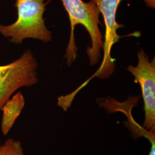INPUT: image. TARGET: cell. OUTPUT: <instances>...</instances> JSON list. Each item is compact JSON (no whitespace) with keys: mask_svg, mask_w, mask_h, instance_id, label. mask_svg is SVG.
I'll return each instance as SVG.
<instances>
[{"mask_svg":"<svg viewBox=\"0 0 155 155\" xmlns=\"http://www.w3.org/2000/svg\"><path fill=\"white\" fill-rule=\"evenodd\" d=\"M104 17L105 32L103 46L102 62L98 70L93 75L101 79L110 77L116 69L114 60L111 56L113 45L118 43L120 36L117 33L119 28L124 27L116 21L118 7L122 0H93Z\"/></svg>","mask_w":155,"mask_h":155,"instance_id":"cell-5","label":"cell"},{"mask_svg":"<svg viewBox=\"0 0 155 155\" xmlns=\"http://www.w3.org/2000/svg\"><path fill=\"white\" fill-rule=\"evenodd\" d=\"M24 105V97L21 92H18L2 106L1 109V110L3 112L1 129L4 136L7 135L11 131Z\"/></svg>","mask_w":155,"mask_h":155,"instance_id":"cell-6","label":"cell"},{"mask_svg":"<svg viewBox=\"0 0 155 155\" xmlns=\"http://www.w3.org/2000/svg\"><path fill=\"white\" fill-rule=\"evenodd\" d=\"M45 0H16L17 20L9 25L0 24V33L13 43L21 44L27 38L45 43L52 40V33L45 25Z\"/></svg>","mask_w":155,"mask_h":155,"instance_id":"cell-2","label":"cell"},{"mask_svg":"<svg viewBox=\"0 0 155 155\" xmlns=\"http://www.w3.org/2000/svg\"><path fill=\"white\" fill-rule=\"evenodd\" d=\"M137 58V66L130 65L127 69L141 89L145 112L144 129L153 133L155 129V58L150 61L143 49L138 52Z\"/></svg>","mask_w":155,"mask_h":155,"instance_id":"cell-4","label":"cell"},{"mask_svg":"<svg viewBox=\"0 0 155 155\" xmlns=\"http://www.w3.org/2000/svg\"><path fill=\"white\" fill-rule=\"evenodd\" d=\"M0 155H25V153L20 141L9 138L1 145Z\"/></svg>","mask_w":155,"mask_h":155,"instance_id":"cell-7","label":"cell"},{"mask_svg":"<svg viewBox=\"0 0 155 155\" xmlns=\"http://www.w3.org/2000/svg\"><path fill=\"white\" fill-rule=\"evenodd\" d=\"M38 68L36 59L29 50L11 63L0 66V110L17 90L38 82Z\"/></svg>","mask_w":155,"mask_h":155,"instance_id":"cell-3","label":"cell"},{"mask_svg":"<svg viewBox=\"0 0 155 155\" xmlns=\"http://www.w3.org/2000/svg\"><path fill=\"white\" fill-rule=\"evenodd\" d=\"M1 143H0V147H1Z\"/></svg>","mask_w":155,"mask_h":155,"instance_id":"cell-9","label":"cell"},{"mask_svg":"<svg viewBox=\"0 0 155 155\" xmlns=\"http://www.w3.org/2000/svg\"><path fill=\"white\" fill-rule=\"evenodd\" d=\"M61 1L68 13L71 30L64 56L67 64L70 66L77 55V47L74 35V29L77 25H82L89 33L91 45L87 47L86 53L90 65L97 64L101 58V50L104 46V37L99 28L101 24L99 9L93 0L88 2L82 0Z\"/></svg>","mask_w":155,"mask_h":155,"instance_id":"cell-1","label":"cell"},{"mask_svg":"<svg viewBox=\"0 0 155 155\" xmlns=\"http://www.w3.org/2000/svg\"><path fill=\"white\" fill-rule=\"evenodd\" d=\"M145 4L150 8L154 9L155 8V0H143Z\"/></svg>","mask_w":155,"mask_h":155,"instance_id":"cell-8","label":"cell"}]
</instances>
